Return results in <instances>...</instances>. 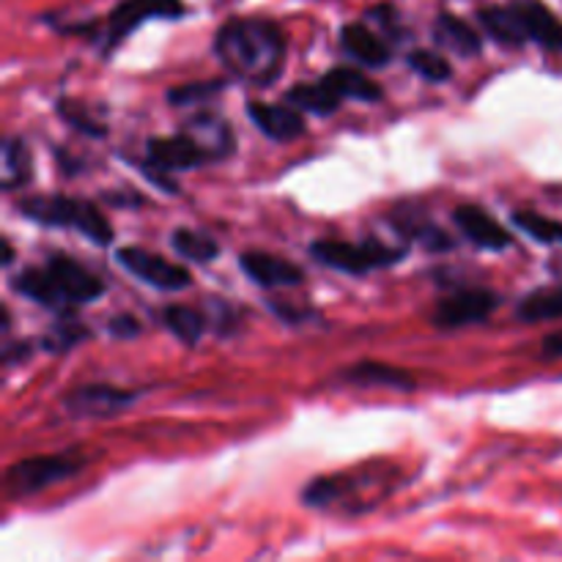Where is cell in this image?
<instances>
[{"mask_svg": "<svg viewBox=\"0 0 562 562\" xmlns=\"http://www.w3.org/2000/svg\"><path fill=\"white\" fill-rule=\"evenodd\" d=\"M225 69L252 86H272L285 64V33L263 16H236L214 36Z\"/></svg>", "mask_w": 562, "mask_h": 562, "instance_id": "6da1fadb", "label": "cell"}, {"mask_svg": "<svg viewBox=\"0 0 562 562\" xmlns=\"http://www.w3.org/2000/svg\"><path fill=\"white\" fill-rule=\"evenodd\" d=\"M11 289L44 307H71L97 302L104 283L75 258L55 252L42 267H27L11 280Z\"/></svg>", "mask_w": 562, "mask_h": 562, "instance_id": "7a4b0ae2", "label": "cell"}, {"mask_svg": "<svg viewBox=\"0 0 562 562\" xmlns=\"http://www.w3.org/2000/svg\"><path fill=\"white\" fill-rule=\"evenodd\" d=\"M16 212H20V217L44 225V228L77 231L99 247H108L113 241V225L104 220V214L91 201H82V198L60 195V192L31 195L16 203Z\"/></svg>", "mask_w": 562, "mask_h": 562, "instance_id": "3957f363", "label": "cell"}, {"mask_svg": "<svg viewBox=\"0 0 562 562\" xmlns=\"http://www.w3.org/2000/svg\"><path fill=\"white\" fill-rule=\"evenodd\" d=\"M311 256L316 258L322 267L335 269L344 274H360L373 272V269L395 267L406 258V247H390L379 239L366 241H338V239H318L311 245Z\"/></svg>", "mask_w": 562, "mask_h": 562, "instance_id": "277c9868", "label": "cell"}, {"mask_svg": "<svg viewBox=\"0 0 562 562\" xmlns=\"http://www.w3.org/2000/svg\"><path fill=\"white\" fill-rule=\"evenodd\" d=\"M86 467V459L75 450L55 456H33L11 464L3 475V492L9 499H31L33 494L55 486V483L75 477Z\"/></svg>", "mask_w": 562, "mask_h": 562, "instance_id": "5b68a950", "label": "cell"}, {"mask_svg": "<svg viewBox=\"0 0 562 562\" xmlns=\"http://www.w3.org/2000/svg\"><path fill=\"white\" fill-rule=\"evenodd\" d=\"M184 16V3L181 0H124L115 5L108 16V25L102 33V55L119 49V44L130 36L132 31L148 20H179Z\"/></svg>", "mask_w": 562, "mask_h": 562, "instance_id": "8992f818", "label": "cell"}, {"mask_svg": "<svg viewBox=\"0 0 562 562\" xmlns=\"http://www.w3.org/2000/svg\"><path fill=\"white\" fill-rule=\"evenodd\" d=\"M499 294L492 289H481V285H467V289L453 291L450 296H442L431 313V322L442 329H459L470 327V324H481L492 316L499 307Z\"/></svg>", "mask_w": 562, "mask_h": 562, "instance_id": "52a82bcc", "label": "cell"}, {"mask_svg": "<svg viewBox=\"0 0 562 562\" xmlns=\"http://www.w3.org/2000/svg\"><path fill=\"white\" fill-rule=\"evenodd\" d=\"M115 261L132 274V278L143 280L146 285H154L159 291H184L192 285L190 269H184L181 263L168 261L165 256L157 252H148L143 247H121L115 252Z\"/></svg>", "mask_w": 562, "mask_h": 562, "instance_id": "ba28073f", "label": "cell"}, {"mask_svg": "<svg viewBox=\"0 0 562 562\" xmlns=\"http://www.w3.org/2000/svg\"><path fill=\"white\" fill-rule=\"evenodd\" d=\"M206 162H214L209 148L192 132H181V135L170 137H151L143 165L159 170V173H176V170L201 168Z\"/></svg>", "mask_w": 562, "mask_h": 562, "instance_id": "9c48e42d", "label": "cell"}, {"mask_svg": "<svg viewBox=\"0 0 562 562\" xmlns=\"http://www.w3.org/2000/svg\"><path fill=\"white\" fill-rule=\"evenodd\" d=\"M140 395L113 384H80L64 395V412L71 417H113L130 409Z\"/></svg>", "mask_w": 562, "mask_h": 562, "instance_id": "30bf717a", "label": "cell"}, {"mask_svg": "<svg viewBox=\"0 0 562 562\" xmlns=\"http://www.w3.org/2000/svg\"><path fill=\"white\" fill-rule=\"evenodd\" d=\"M516 20H519L525 42H536L549 53H562V20L541 0H514Z\"/></svg>", "mask_w": 562, "mask_h": 562, "instance_id": "8fae6325", "label": "cell"}, {"mask_svg": "<svg viewBox=\"0 0 562 562\" xmlns=\"http://www.w3.org/2000/svg\"><path fill=\"white\" fill-rule=\"evenodd\" d=\"M453 223L459 225L464 239H470L472 245L481 247V250L499 252V250H508V247L514 245V234H510L505 225H499L486 209L472 206V203L456 209Z\"/></svg>", "mask_w": 562, "mask_h": 562, "instance_id": "7c38bea8", "label": "cell"}, {"mask_svg": "<svg viewBox=\"0 0 562 562\" xmlns=\"http://www.w3.org/2000/svg\"><path fill=\"white\" fill-rule=\"evenodd\" d=\"M239 267L247 278L263 289H291L305 283V272L296 263L274 256V252L250 250L239 258Z\"/></svg>", "mask_w": 562, "mask_h": 562, "instance_id": "4fadbf2b", "label": "cell"}, {"mask_svg": "<svg viewBox=\"0 0 562 562\" xmlns=\"http://www.w3.org/2000/svg\"><path fill=\"white\" fill-rule=\"evenodd\" d=\"M247 115H250L252 124L258 126V132L269 137L274 143H291L296 137L305 135L307 124L302 119V110L285 104H269V102H250L247 104Z\"/></svg>", "mask_w": 562, "mask_h": 562, "instance_id": "5bb4252c", "label": "cell"}, {"mask_svg": "<svg viewBox=\"0 0 562 562\" xmlns=\"http://www.w3.org/2000/svg\"><path fill=\"white\" fill-rule=\"evenodd\" d=\"M338 379L349 387H384V390H401V393H412L417 387L415 376L401 368L387 366V362H357V366L344 368Z\"/></svg>", "mask_w": 562, "mask_h": 562, "instance_id": "9a60e30c", "label": "cell"}, {"mask_svg": "<svg viewBox=\"0 0 562 562\" xmlns=\"http://www.w3.org/2000/svg\"><path fill=\"white\" fill-rule=\"evenodd\" d=\"M340 47L346 55L360 60L362 66H371V69H382L393 58L390 44L366 22H349V25L340 27Z\"/></svg>", "mask_w": 562, "mask_h": 562, "instance_id": "2e32d148", "label": "cell"}, {"mask_svg": "<svg viewBox=\"0 0 562 562\" xmlns=\"http://www.w3.org/2000/svg\"><path fill=\"white\" fill-rule=\"evenodd\" d=\"M322 82L327 88H333L340 99H357V102L376 104L384 97L382 86L376 80L366 77L360 69H351V66H335V69L324 71Z\"/></svg>", "mask_w": 562, "mask_h": 562, "instance_id": "e0dca14e", "label": "cell"}, {"mask_svg": "<svg viewBox=\"0 0 562 562\" xmlns=\"http://www.w3.org/2000/svg\"><path fill=\"white\" fill-rule=\"evenodd\" d=\"M434 38H437L442 47L453 49V53L464 55V58H475L483 49V38L477 36V31L472 25H467L461 16L442 11L437 16V25H434Z\"/></svg>", "mask_w": 562, "mask_h": 562, "instance_id": "ac0fdd59", "label": "cell"}, {"mask_svg": "<svg viewBox=\"0 0 562 562\" xmlns=\"http://www.w3.org/2000/svg\"><path fill=\"white\" fill-rule=\"evenodd\" d=\"M33 179V154L22 137H9L3 143V187L5 192L22 190Z\"/></svg>", "mask_w": 562, "mask_h": 562, "instance_id": "d6986e66", "label": "cell"}, {"mask_svg": "<svg viewBox=\"0 0 562 562\" xmlns=\"http://www.w3.org/2000/svg\"><path fill=\"white\" fill-rule=\"evenodd\" d=\"M285 102H289L291 108L302 110V113H313V115H333L338 113L340 108L338 93H335L333 88L324 86L322 80L291 86L289 93H285Z\"/></svg>", "mask_w": 562, "mask_h": 562, "instance_id": "ffe728a7", "label": "cell"}, {"mask_svg": "<svg viewBox=\"0 0 562 562\" xmlns=\"http://www.w3.org/2000/svg\"><path fill=\"white\" fill-rule=\"evenodd\" d=\"M516 318L525 324L562 318V285H547V289H536L521 296L516 305Z\"/></svg>", "mask_w": 562, "mask_h": 562, "instance_id": "44dd1931", "label": "cell"}, {"mask_svg": "<svg viewBox=\"0 0 562 562\" xmlns=\"http://www.w3.org/2000/svg\"><path fill=\"white\" fill-rule=\"evenodd\" d=\"M162 322L181 344L187 346H195L201 340V335L206 333V318L203 313H198L195 307H187V305H170L165 307L162 313Z\"/></svg>", "mask_w": 562, "mask_h": 562, "instance_id": "7402d4cb", "label": "cell"}, {"mask_svg": "<svg viewBox=\"0 0 562 562\" xmlns=\"http://www.w3.org/2000/svg\"><path fill=\"white\" fill-rule=\"evenodd\" d=\"M170 245H173V250L179 252V256L190 258V261H198V263H209L220 256L217 239H212V236L203 234V231H190V228L173 231Z\"/></svg>", "mask_w": 562, "mask_h": 562, "instance_id": "603a6c76", "label": "cell"}, {"mask_svg": "<svg viewBox=\"0 0 562 562\" xmlns=\"http://www.w3.org/2000/svg\"><path fill=\"white\" fill-rule=\"evenodd\" d=\"M91 338V329H86L82 324H77L75 318H60L49 327L47 335H42V349L53 351V355H64V351L75 349L82 340Z\"/></svg>", "mask_w": 562, "mask_h": 562, "instance_id": "cb8c5ba5", "label": "cell"}, {"mask_svg": "<svg viewBox=\"0 0 562 562\" xmlns=\"http://www.w3.org/2000/svg\"><path fill=\"white\" fill-rule=\"evenodd\" d=\"M393 220H398V225H401V231H404L406 236H412V239H417L420 241L423 247H426V250H431V252H445V250H453V245L456 241L450 239L448 234H445L442 228H439V225H434V223H428V220H417V217H393Z\"/></svg>", "mask_w": 562, "mask_h": 562, "instance_id": "d4e9b609", "label": "cell"}, {"mask_svg": "<svg viewBox=\"0 0 562 562\" xmlns=\"http://www.w3.org/2000/svg\"><path fill=\"white\" fill-rule=\"evenodd\" d=\"M514 225L519 231H525L527 236H532L541 245H562V223L560 220L543 217L538 212H514Z\"/></svg>", "mask_w": 562, "mask_h": 562, "instance_id": "484cf974", "label": "cell"}, {"mask_svg": "<svg viewBox=\"0 0 562 562\" xmlns=\"http://www.w3.org/2000/svg\"><path fill=\"white\" fill-rule=\"evenodd\" d=\"M55 110H58V115L66 121V124L75 126V130L82 132V135H91V137L108 135V126H104L102 121L93 119L88 104L77 102V99H58Z\"/></svg>", "mask_w": 562, "mask_h": 562, "instance_id": "4316f807", "label": "cell"}, {"mask_svg": "<svg viewBox=\"0 0 562 562\" xmlns=\"http://www.w3.org/2000/svg\"><path fill=\"white\" fill-rule=\"evenodd\" d=\"M406 64H409L412 71H417V75L428 82H448L450 75H453L450 60L445 58V55L431 53V49H415V53H409Z\"/></svg>", "mask_w": 562, "mask_h": 562, "instance_id": "83f0119b", "label": "cell"}, {"mask_svg": "<svg viewBox=\"0 0 562 562\" xmlns=\"http://www.w3.org/2000/svg\"><path fill=\"white\" fill-rule=\"evenodd\" d=\"M225 88V80H198V82H184V86H176L168 91L170 104H195L206 102L214 93H220Z\"/></svg>", "mask_w": 562, "mask_h": 562, "instance_id": "f1b7e54d", "label": "cell"}, {"mask_svg": "<svg viewBox=\"0 0 562 562\" xmlns=\"http://www.w3.org/2000/svg\"><path fill=\"white\" fill-rule=\"evenodd\" d=\"M108 333L113 335L115 340H132L140 335V324H137L135 316H115L113 322L108 324Z\"/></svg>", "mask_w": 562, "mask_h": 562, "instance_id": "f546056e", "label": "cell"}, {"mask_svg": "<svg viewBox=\"0 0 562 562\" xmlns=\"http://www.w3.org/2000/svg\"><path fill=\"white\" fill-rule=\"evenodd\" d=\"M27 355H31V344H27V340H22V344H5L3 362L5 366H14V360H22V357Z\"/></svg>", "mask_w": 562, "mask_h": 562, "instance_id": "4dcf8cb0", "label": "cell"}, {"mask_svg": "<svg viewBox=\"0 0 562 562\" xmlns=\"http://www.w3.org/2000/svg\"><path fill=\"white\" fill-rule=\"evenodd\" d=\"M543 355L547 357H562V329L543 338Z\"/></svg>", "mask_w": 562, "mask_h": 562, "instance_id": "1f68e13d", "label": "cell"}, {"mask_svg": "<svg viewBox=\"0 0 562 562\" xmlns=\"http://www.w3.org/2000/svg\"><path fill=\"white\" fill-rule=\"evenodd\" d=\"M11 261H14V247H11V241L5 239L3 241V263H5V267H9Z\"/></svg>", "mask_w": 562, "mask_h": 562, "instance_id": "d6a6232c", "label": "cell"}]
</instances>
